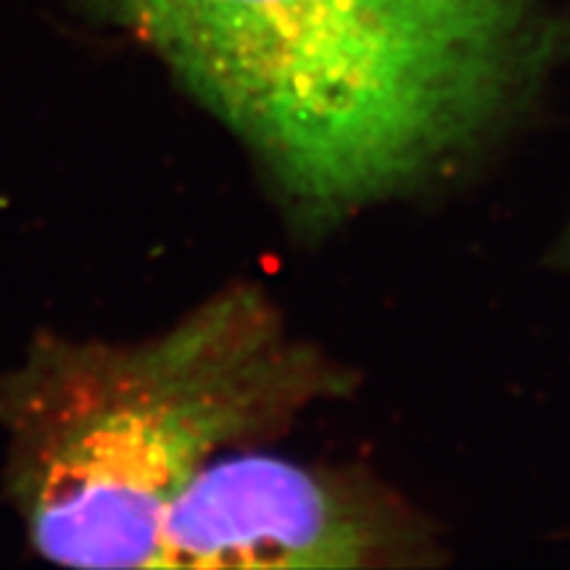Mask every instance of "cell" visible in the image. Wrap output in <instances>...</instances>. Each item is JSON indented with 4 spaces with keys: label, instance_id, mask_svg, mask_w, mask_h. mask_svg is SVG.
I'll use <instances>...</instances> for the list:
<instances>
[{
    "label": "cell",
    "instance_id": "6da1fadb",
    "mask_svg": "<svg viewBox=\"0 0 570 570\" xmlns=\"http://www.w3.org/2000/svg\"><path fill=\"white\" fill-rule=\"evenodd\" d=\"M317 212L399 190L508 96L518 0H98Z\"/></svg>",
    "mask_w": 570,
    "mask_h": 570
},
{
    "label": "cell",
    "instance_id": "7a4b0ae2",
    "mask_svg": "<svg viewBox=\"0 0 570 570\" xmlns=\"http://www.w3.org/2000/svg\"><path fill=\"white\" fill-rule=\"evenodd\" d=\"M265 298L235 288L138 344L46 338L0 383L9 483L42 558L156 568L161 523L214 454L294 402Z\"/></svg>",
    "mask_w": 570,
    "mask_h": 570
},
{
    "label": "cell",
    "instance_id": "3957f363",
    "mask_svg": "<svg viewBox=\"0 0 570 570\" xmlns=\"http://www.w3.org/2000/svg\"><path fill=\"white\" fill-rule=\"evenodd\" d=\"M375 541L352 508L296 462L212 460L161 523L156 568H356Z\"/></svg>",
    "mask_w": 570,
    "mask_h": 570
}]
</instances>
